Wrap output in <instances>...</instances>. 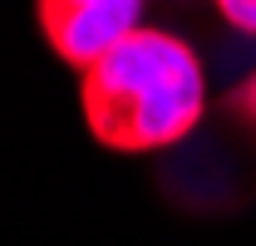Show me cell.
<instances>
[{
	"mask_svg": "<svg viewBox=\"0 0 256 246\" xmlns=\"http://www.w3.org/2000/svg\"><path fill=\"white\" fill-rule=\"evenodd\" d=\"M79 104L108 153H162L207 114L202 60L168 30H133L79 74Z\"/></svg>",
	"mask_w": 256,
	"mask_h": 246,
	"instance_id": "cell-1",
	"label": "cell"
},
{
	"mask_svg": "<svg viewBox=\"0 0 256 246\" xmlns=\"http://www.w3.org/2000/svg\"><path fill=\"white\" fill-rule=\"evenodd\" d=\"M212 5H217V15H222L232 30L256 34V0H212Z\"/></svg>",
	"mask_w": 256,
	"mask_h": 246,
	"instance_id": "cell-3",
	"label": "cell"
},
{
	"mask_svg": "<svg viewBox=\"0 0 256 246\" xmlns=\"http://www.w3.org/2000/svg\"><path fill=\"white\" fill-rule=\"evenodd\" d=\"M232 114H236L242 123H252V128H256V74H252L236 94H232Z\"/></svg>",
	"mask_w": 256,
	"mask_h": 246,
	"instance_id": "cell-4",
	"label": "cell"
},
{
	"mask_svg": "<svg viewBox=\"0 0 256 246\" xmlns=\"http://www.w3.org/2000/svg\"><path fill=\"white\" fill-rule=\"evenodd\" d=\"M40 30L50 50L74 69L98 64L114 44H124L143 15V0H34Z\"/></svg>",
	"mask_w": 256,
	"mask_h": 246,
	"instance_id": "cell-2",
	"label": "cell"
}]
</instances>
